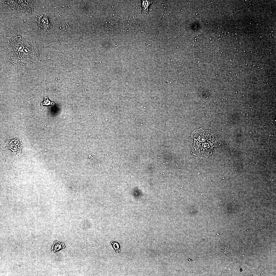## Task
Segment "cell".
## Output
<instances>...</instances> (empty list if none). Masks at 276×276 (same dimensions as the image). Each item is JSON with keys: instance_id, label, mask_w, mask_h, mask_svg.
Returning a JSON list of instances; mask_svg holds the SVG:
<instances>
[{"instance_id": "obj_6", "label": "cell", "mask_w": 276, "mask_h": 276, "mask_svg": "<svg viewBox=\"0 0 276 276\" xmlns=\"http://www.w3.org/2000/svg\"><path fill=\"white\" fill-rule=\"evenodd\" d=\"M65 246L63 243H60L57 241L54 242L53 245L51 248L52 252H53L57 251L62 249L64 248Z\"/></svg>"}, {"instance_id": "obj_5", "label": "cell", "mask_w": 276, "mask_h": 276, "mask_svg": "<svg viewBox=\"0 0 276 276\" xmlns=\"http://www.w3.org/2000/svg\"><path fill=\"white\" fill-rule=\"evenodd\" d=\"M36 21L40 27L43 29L48 30L52 26L48 17L46 15H39Z\"/></svg>"}, {"instance_id": "obj_1", "label": "cell", "mask_w": 276, "mask_h": 276, "mask_svg": "<svg viewBox=\"0 0 276 276\" xmlns=\"http://www.w3.org/2000/svg\"><path fill=\"white\" fill-rule=\"evenodd\" d=\"M9 59L16 64H24L36 61L38 57L37 50L20 36L15 37L9 44Z\"/></svg>"}, {"instance_id": "obj_3", "label": "cell", "mask_w": 276, "mask_h": 276, "mask_svg": "<svg viewBox=\"0 0 276 276\" xmlns=\"http://www.w3.org/2000/svg\"><path fill=\"white\" fill-rule=\"evenodd\" d=\"M22 142L19 137H12L5 143L2 145V147L4 150L9 149L13 151V155L16 157H19L22 146Z\"/></svg>"}, {"instance_id": "obj_4", "label": "cell", "mask_w": 276, "mask_h": 276, "mask_svg": "<svg viewBox=\"0 0 276 276\" xmlns=\"http://www.w3.org/2000/svg\"><path fill=\"white\" fill-rule=\"evenodd\" d=\"M17 1L18 4L21 5L15 4L12 1H9L8 2L9 3L11 6L13 7L14 8L21 10L26 12L31 11L32 5V2L30 3V2L31 1L19 0Z\"/></svg>"}, {"instance_id": "obj_2", "label": "cell", "mask_w": 276, "mask_h": 276, "mask_svg": "<svg viewBox=\"0 0 276 276\" xmlns=\"http://www.w3.org/2000/svg\"><path fill=\"white\" fill-rule=\"evenodd\" d=\"M191 137L194 140L192 154L195 156L208 157L211 154L214 147L220 145L216 134L209 131L195 130L192 132Z\"/></svg>"}]
</instances>
